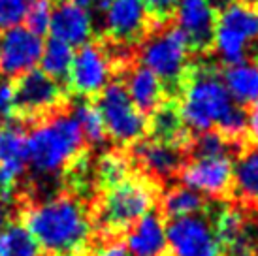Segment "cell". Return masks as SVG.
Listing matches in <instances>:
<instances>
[{"mask_svg":"<svg viewBox=\"0 0 258 256\" xmlns=\"http://www.w3.org/2000/svg\"><path fill=\"white\" fill-rule=\"evenodd\" d=\"M113 60L100 43L87 42L74 51L68 70V83L79 96H94L111 83Z\"/></svg>","mask_w":258,"mask_h":256,"instance_id":"cell-9","label":"cell"},{"mask_svg":"<svg viewBox=\"0 0 258 256\" xmlns=\"http://www.w3.org/2000/svg\"><path fill=\"white\" fill-rule=\"evenodd\" d=\"M168 252L172 256H222L213 224L198 215L170 219L166 224Z\"/></svg>","mask_w":258,"mask_h":256,"instance_id":"cell-8","label":"cell"},{"mask_svg":"<svg viewBox=\"0 0 258 256\" xmlns=\"http://www.w3.org/2000/svg\"><path fill=\"white\" fill-rule=\"evenodd\" d=\"M43 49L42 36L27 27H12L0 36V74L19 78L40 64Z\"/></svg>","mask_w":258,"mask_h":256,"instance_id":"cell-10","label":"cell"},{"mask_svg":"<svg viewBox=\"0 0 258 256\" xmlns=\"http://www.w3.org/2000/svg\"><path fill=\"white\" fill-rule=\"evenodd\" d=\"M155 202H157L155 186L149 181L126 177L108 188L100 204L98 222L108 232L126 230L145 213L153 211Z\"/></svg>","mask_w":258,"mask_h":256,"instance_id":"cell-5","label":"cell"},{"mask_svg":"<svg viewBox=\"0 0 258 256\" xmlns=\"http://www.w3.org/2000/svg\"><path fill=\"white\" fill-rule=\"evenodd\" d=\"M98 109L104 119L106 134L121 145L136 143L147 130V119L126 94L122 83H109L100 93Z\"/></svg>","mask_w":258,"mask_h":256,"instance_id":"cell-7","label":"cell"},{"mask_svg":"<svg viewBox=\"0 0 258 256\" xmlns=\"http://www.w3.org/2000/svg\"><path fill=\"white\" fill-rule=\"evenodd\" d=\"M6 256H40V245L25 224H8L0 232Z\"/></svg>","mask_w":258,"mask_h":256,"instance_id":"cell-26","label":"cell"},{"mask_svg":"<svg viewBox=\"0 0 258 256\" xmlns=\"http://www.w3.org/2000/svg\"><path fill=\"white\" fill-rule=\"evenodd\" d=\"M30 0H0V30L17 27L25 21Z\"/></svg>","mask_w":258,"mask_h":256,"instance_id":"cell-31","label":"cell"},{"mask_svg":"<svg viewBox=\"0 0 258 256\" xmlns=\"http://www.w3.org/2000/svg\"><path fill=\"white\" fill-rule=\"evenodd\" d=\"M70 2H74L76 6L83 8L87 12H93V10H102L108 0H70Z\"/></svg>","mask_w":258,"mask_h":256,"instance_id":"cell-35","label":"cell"},{"mask_svg":"<svg viewBox=\"0 0 258 256\" xmlns=\"http://www.w3.org/2000/svg\"><path fill=\"white\" fill-rule=\"evenodd\" d=\"M249 130H251L254 142L258 143V102L252 104V109L249 113Z\"/></svg>","mask_w":258,"mask_h":256,"instance_id":"cell-36","label":"cell"},{"mask_svg":"<svg viewBox=\"0 0 258 256\" xmlns=\"http://www.w3.org/2000/svg\"><path fill=\"white\" fill-rule=\"evenodd\" d=\"M10 219H12V211L8 206V200L0 198V232L10 224Z\"/></svg>","mask_w":258,"mask_h":256,"instance_id":"cell-37","label":"cell"},{"mask_svg":"<svg viewBox=\"0 0 258 256\" xmlns=\"http://www.w3.org/2000/svg\"><path fill=\"white\" fill-rule=\"evenodd\" d=\"M25 226L51 256H78L93 234V222L74 196H51L25 211Z\"/></svg>","mask_w":258,"mask_h":256,"instance_id":"cell-1","label":"cell"},{"mask_svg":"<svg viewBox=\"0 0 258 256\" xmlns=\"http://www.w3.org/2000/svg\"><path fill=\"white\" fill-rule=\"evenodd\" d=\"M49 32L51 38L60 40L72 47H79L83 43L91 42L93 38V15L83 8L76 6L70 0H64L53 8Z\"/></svg>","mask_w":258,"mask_h":256,"instance_id":"cell-16","label":"cell"},{"mask_svg":"<svg viewBox=\"0 0 258 256\" xmlns=\"http://www.w3.org/2000/svg\"><path fill=\"white\" fill-rule=\"evenodd\" d=\"M234 186L243 202L258 207V149L243 153L234 164Z\"/></svg>","mask_w":258,"mask_h":256,"instance_id":"cell-21","label":"cell"},{"mask_svg":"<svg viewBox=\"0 0 258 256\" xmlns=\"http://www.w3.org/2000/svg\"><path fill=\"white\" fill-rule=\"evenodd\" d=\"M217 10L211 0H177L175 23L190 49H206L211 45L215 30Z\"/></svg>","mask_w":258,"mask_h":256,"instance_id":"cell-15","label":"cell"},{"mask_svg":"<svg viewBox=\"0 0 258 256\" xmlns=\"http://www.w3.org/2000/svg\"><path fill=\"white\" fill-rule=\"evenodd\" d=\"M74 57V47L68 43L49 38L47 42H43L42 57H40V66L42 72H45L47 76H51L53 79H64L68 76L70 64H72Z\"/></svg>","mask_w":258,"mask_h":256,"instance_id":"cell-23","label":"cell"},{"mask_svg":"<svg viewBox=\"0 0 258 256\" xmlns=\"http://www.w3.org/2000/svg\"><path fill=\"white\" fill-rule=\"evenodd\" d=\"M124 247L128 256H166L168 237L164 219L155 211L145 213L132 226H128Z\"/></svg>","mask_w":258,"mask_h":256,"instance_id":"cell-17","label":"cell"},{"mask_svg":"<svg viewBox=\"0 0 258 256\" xmlns=\"http://www.w3.org/2000/svg\"><path fill=\"white\" fill-rule=\"evenodd\" d=\"M181 181L202 196L221 198L234 186V162L228 155L194 157L181 168Z\"/></svg>","mask_w":258,"mask_h":256,"instance_id":"cell-11","label":"cell"},{"mask_svg":"<svg viewBox=\"0 0 258 256\" xmlns=\"http://www.w3.org/2000/svg\"><path fill=\"white\" fill-rule=\"evenodd\" d=\"M83 143L72 115L57 113L27 132V162L38 175H57L78 158Z\"/></svg>","mask_w":258,"mask_h":256,"instance_id":"cell-2","label":"cell"},{"mask_svg":"<svg viewBox=\"0 0 258 256\" xmlns=\"http://www.w3.org/2000/svg\"><path fill=\"white\" fill-rule=\"evenodd\" d=\"M124 89L142 113H153L164 98V83L145 66H136L128 72Z\"/></svg>","mask_w":258,"mask_h":256,"instance_id":"cell-19","label":"cell"},{"mask_svg":"<svg viewBox=\"0 0 258 256\" xmlns=\"http://www.w3.org/2000/svg\"><path fill=\"white\" fill-rule=\"evenodd\" d=\"M190 57V43L177 27L157 30L142 43L140 62L162 83L179 85Z\"/></svg>","mask_w":258,"mask_h":256,"instance_id":"cell-6","label":"cell"},{"mask_svg":"<svg viewBox=\"0 0 258 256\" xmlns=\"http://www.w3.org/2000/svg\"><path fill=\"white\" fill-rule=\"evenodd\" d=\"M74 121L78 122L79 130H81V136L83 140L89 142L91 145H100V143L106 142V126H104V119H102V113L98 106L89 102V100H83L76 104L74 107Z\"/></svg>","mask_w":258,"mask_h":256,"instance_id":"cell-24","label":"cell"},{"mask_svg":"<svg viewBox=\"0 0 258 256\" xmlns=\"http://www.w3.org/2000/svg\"><path fill=\"white\" fill-rule=\"evenodd\" d=\"M153 138L181 145V136L185 134V124L179 109L173 104H160L153 111Z\"/></svg>","mask_w":258,"mask_h":256,"instance_id":"cell-25","label":"cell"},{"mask_svg":"<svg viewBox=\"0 0 258 256\" xmlns=\"http://www.w3.org/2000/svg\"><path fill=\"white\" fill-rule=\"evenodd\" d=\"M258 43V8L247 0H232L217 14L211 45L222 62L245 60Z\"/></svg>","mask_w":258,"mask_h":256,"instance_id":"cell-4","label":"cell"},{"mask_svg":"<svg viewBox=\"0 0 258 256\" xmlns=\"http://www.w3.org/2000/svg\"><path fill=\"white\" fill-rule=\"evenodd\" d=\"M206 202L200 192L188 188L186 185L173 186L162 198V211L170 219H179L188 215H198L204 211Z\"/></svg>","mask_w":258,"mask_h":256,"instance_id":"cell-22","label":"cell"},{"mask_svg":"<svg viewBox=\"0 0 258 256\" xmlns=\"http://www.w3.org/2000/svg\"><path fill=\"white\" fill-rule=\"evenodd\" d=\"M144 2L151 17H157L158 21H164L177 6V0H144Z\"/></svg>","mask_w":258,"mask_h":256,"instance_id":"cell-33","label":"cell"},{"mask_svg":"<svg viewBox=\"0 0 258 256\" xmlns=\"http://www.w3.org/2000/svg\"><path fill=\"white\" fill-rule=\"evenodd\" d=\"M128 177V160L119 153H109L98 162V179L102 185L109 186L121 183Z\"/></svg>","mask_w":258,"mask_h":256,"instance_id":"cell-27","label":"cell"},{"mask_svg":"<svg viewBox=\"0 0 258 256\" xmlns=\"http://www.w3.org/2000/svg\"><path fill=\"white\" fill-rule=\"evenodd\" d=\"M102 14L106 34L117 43L140 40L149 19L144 0H108L102 8Z\"/></svg>","mask_w":258,"mask_h":256,"instance_id":"cell-14","label":"cell"},{"mask_svg":"<svg viewBox=\"0 0 258 256\" xmlns=\"http://www.w3.org/2000/svg\"><path fill=\"white\" fill-rule=\"evenodd\" d=\"M93 256H128V252H126L124 243L111 241V243H106V245H104L100 250H96Z\"/></svg>","mask_w":258,"mask_h":256,"instance_id":"cell-34","label":"cell"},{"mask_svg":"<svg viewBox=\"0 0 258 256\" xmlns=\"http://www.w3.org/2000/svg\"><path fill=\"white\" fill-rule=\"evenodd\" d=\"M27 132L21 124H0V198L10 200L27 170Z\"/></svg>","mask_w":258,"mask_h":256,"instance_id":"cell-13","label":"cell"},{"mask_svg":"<svg viewBox=\"0 0 258 256\" xmlns=\"http://www.w3.org/2000/svg\"><path fill=\"white\" fill-rule=\"evenodd\" d=\"M15 102L17 109L27 117H38L57 109L62 104L64 93L57 79H53L42 70H30L17 78Z\"/></svg>","mask_w":258,"mask_h":256,"instance_id":"cell-12","label":"cell"},{"mask_svg":"<svg viewBox=\"0 0 258 256\" xmlns=\"http://www.w3.org/2000/svg\"><path fill=\"white\" fill-rule=\"evenodd\" d=\"M134 157L149 173L160 179L172 177L183 166L181 145L164 142L158 138H153L147 142H138L134 145Z\"/></svg>","mask_w":258,"mask_h":256,"instance_id":"cell-18","label":"cell"},{"mask_svg":"<svg viewBox=\"0 0 258 256\" xmlns=\"http://www.w3.org/2000/svg\"><path fill=\"white\" fill-rule=\"evenodd\" d=\"M221 79L237 106H252L258 102V62L245 58L228 64Z\"/></svg>","mask_w":258,"mask_h":256,"instance_id":"cell-20","label":"cell"},{"mask_svg":"<svg viewBox=\"0 0 258 256\" xmlns=\"http://www.w3.org/2000/svg\"><path fill=\"white\" fill-rule=\"evenodd\" d=\"M230 149V140L221 132L206 130L194 140L192 153L194 157H215V155H226Z\"/></svg>","mask_w":258,"mask_h":256,"instance_id":"cell-28","label":"cell"},{"mask_svg":"<svg viewBox=\"0 0 258 256\" xmlns=\"http://www.w3.org/2000/svg\"><path fill=\"white\" fill-rule=\"evenodd\" d=\"M51 15H53V2L51 0H30L27 14H25V27L32 32L43 36L49 32Z\"/></svg>","mask_w":258,"mask_h":256,"instance_id":"cell-29","label":"cell"},{"mask_svg":"<svg viewBox=\"0 0 258 256\" xmlns=\"http://www.w3.org/2000/svg\"><path fill=\"white\" fill-rule=\"evenodd\" d=\"M234 106L236 102L228 94L221 76L213 70H198L183 87L179 115L186 128L200 134L219 126Z\"/></svg>","mask_w":258,"mask_h":256,"instance_id":"cell-3","label":"cell"},{"mask_svg":"<svg viewBox=\"0 0 258 256\" xmlns=\"http://www.w3.org/2000/svg\"><path fill=\"white\" fill-rule=\"evenodd\" d=\"M219 132L224 134L228 140H236V138H241L245 134V130L249 128V115L245 113L243 106H234L230 109L226 117L221 121L219 124Z\"/></svg>","mask_w":258,"mask_h":256,"instance_id":"cell-30","label":"cell"},{"mask_svg":"<svg viewBox=\"0 0 258 256\" xmlns=\"http://www.w3.org/2000/svg\"><path fill=\"white\" fill-rule=\"evenodd\" d=\"M0 256H6V250H4V243H2V237H0Z\"/></svg>","mask_w":258,"mask_h":256,"instance_id":"cell-38","label":"cell"},{"mask_svg":"<svg viewBox=\"0 0 258 256\" xmlns=\"http://www.w3.org/2000/svg\"><path fill=\"white\" fill-rule=\"evenodd\" d=\"M15 111H17L15 87L12 81L2 79V81H0V122L12 121Z\"/></svg>","mask_w":258,"mask_h":256,"instance_id":"cell-32","label":"cell"}]
</instances>
